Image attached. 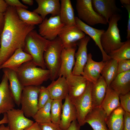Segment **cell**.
I'll return each mask as SVG.
<instances>
[{"mask_svg":"<svg viewBox=\"0 0 130 130\" xmlns=\"http://www.w3.org/2000/svg\"><path fill=\"white\" fill-rule=\"evenodd\" d=\"M4 15V25L0 36V66L17 49H23L26 36L35 28L19 18L15 7L8 6Z\"/></svg>","mask_w":130,"mask_h":130,"instance_id":"cell-1","label":"cell"},{"mask_svg":"<svg viewBox=\"0 0 130 130\" xmlns=\"http://www.w3.org/2000/svg\"><path fill=\"white\" fill-rule=\"evenodd\" d=\"M37 66L32 60L24 63L15 70L23 86H39L49 79V70Z\"/></svg>","mask_w":130,"mask_h":130,"instance_id":"cell-2","label":"cell"},{"mask_svg":"<svg viewBox=\"0 0 130 130\" xmlns=\"http://www.w3.org/2000/svg\"><path fill=\"white\" fill-rule=\"evenodd\" d=\"M50 41L44 38L34 29L28 34L25 40L23 51L32 56V61L37 66L44 69L46 68L43 54Z\"/></svg>","mask_w":130,"mask_h":130,"instance_id":"cell-3","label":"cell"},{"mask_svg":"<svg viewBox=\"0 0 130 130\" xmlns=\"http://www.w3.org/2000/svg\"><path fill=\"white\" fill-rule=\"evenodd\" d=\"M64 48L61 40L58 37L50 41L44 52L43 58L46 68L50 72L49 79L55 80L59 77L61 55Z\"/></svg>","mask_w":130,"mask_h":130,"instance_id":"cell-4","label":"cell"},{"mask_svg":"<svg viewBox=\"0 0 130 130\" xmlns=\"http://www.w3.org/2000/svg\"><path fill=\"white\" fill-rule=\"evenodd\" d=\"M121 18L119 14L114 15L109 19L108 27L102 34L101 38L102 47L108 55L121 47L124 43L122 42L118 27V22Z\"/></svg>","mask_w":130,"mask_h":130,"instance_id":"cell-5","label":"cell"},{"mask_svg":"<svg viewBox=\"0 0 130 130\" xmlns=\"http://www.w3.org/2000/svg\"><path fill=\"white\" fill-rule=\"evenodd\" d=\"M76 8L77 17L88 25L91 26L98 24L106 25L108 23L103 17L94 10L92 0H77Z\"/></svg>","mask_w":130,"mask_h":130,"instance_id":"cell-6","label":"cell"},{"mask_svg":"<svg viewBox=\"0 0 130 130\" xmlns=\"http://www.w3.org/2000/svg\"><path fill=\"white\" fill-rule=\"evenodd\" d=\"M40 86L24 87L20 99L21 110L26 117H33L37 111L38 99Z\"/></svg>","mask_w":130,"mask_h":130,"instance_id":"cell-7","label":"cell"},{"mask_svg":"<svg viewBox=\"0 0 130 130\" xmlns=\"http://www.w3.org/2000/svg\"><path fill=\"white\" fill-rule=\"evenodd\" d=\"M92 83L88 81L86 88L83 94L74 101H72L76 109L77 119L81 126L86 123V116L93 109L91 96Z\"/></svg>","mask_w":130,"mask_h":130,"instance_id":"cell-8","label":"cell"},{"mask_svg":"<svg viewBox=\"0 0 130 130\" xmlns=\"http://www.w3.org/2000/svg\"><path fill=\"white\" fill-rule=\"evenodd\" d=\"M59 16L46 18L39 26V33L46 39L52 41L57 37L64 27Z\"/></svg>","mask_w":130,"mask_h":130,"instance_id":"cell-9","label":"cell"},{"mask_svg":"<svg viewBox=\"0 0 130 130\" xmlns=\"http://www.w3.org/2000/svg\"><path fill=\"white\" fill-rule=\"evenodd\" d=\"M85 34L76 26L64 27L58 37L65 48L76 47L78 41L84 37Z\"/></svg>","mask_w":130,"mask_h":130,"instance_id":"cell-10","label":"cell"},{"mask_svg":"<svg viewBox=\"0 0 130 130\" xmlns=\"http://www.w3.org/2000/svg\"><path fill=\"white\" fill-rule=\"evenodd\" d=\"M68 89V96L72 101L79 97L84 92L88 81L81 75L71 74L66 78Z\"/></svg>","mask_w":130,"mask_h":130,"instance_id":"cell-11","label":"cell"},{"mask_svg":"<svg viewBox=\"0 0 130 130\" xmlns=\"http://www.w3.org/2000/svg\"><path fill=\"white\" fill-rule=\"evenodd\" d=\"M6 113L10 130H24L34 123L26 117L21 109L14 108Z\"/></svg>","mask_w":130,"mask_h":130,"instance_id":"cell-12","label":"cell"},{"mask_svg":"<svg viewBox=\"0 0 130 130\" xmlns=\"http://www.w3.org/2000/svg\"><path fill=\"white\" fill-rule=\"evenodd\" d=\"M91 38L85 36L78 42V49L75 53L76 58L75 64L73 68L72 74L81 75L86 63L88 58L87 46Z\"/></svg>","mask_w":130,"mask_h":130,"instance_id":"cell-13","label":"cell"},{"mask_svg":"<svg viewBox=\"0 0 130 130\" xmlns=\"http://www.w3.org/2000/svg\"><path fill=\"white\" fill-rule=\"evenodd\" d=\"M3 72L0 84V115L14 108L15 104L10 90L7 75Z\"/></svg>","mask_w":130,"mask_h":130,"instance_id":"cell-14","label":"cell"},{"mask_svg":"<svg viewBox=\"0 0 130 130\" xmlns=\"http://www.w3.org/2000/svg\"><path fill=\"white\" fill-rule=\"evenodd\" d=\"M91 54H88L87 60L81 75L92 84L96 83L101 76V73L105 63L102 61L98 62L93 60Z\"/></svg>","mask_w":130,"mask_h":130,"instance_id":"cell-15","label":"cell"},{"mask_svg":"<svg viewBox=\"0 0 130 130\" xmlns=\"http://www.w3.org/2000/svg\"><path fill=\"white\" fill-rule=\"evenodd\" d=\"M94 10L103 17L108 23L110 19L121 11L117 6L115 0H92Z\"/></svg>","mask_w":130,"mask_h":130,"instance_id":"cell-16","label":"cell"},{"mask_svg":"<svg viewBox=\"0 0 130 130\" xmlns=\"http://www.w3.org/2000/svg\"><path fill=\"white\" fill-rule=\"evenodd\" d=\"M75 21L76 26L85 34H87L91 38L98 47L102 53V61L105 62L110 59L109 56L104 52L101 45V36L105 31L103 29H97L88 25L77 17H75Z\"/></svg>","mask_w":130,"mask_h":130,"instance_id":"cell-17","label":"cell"},{"mask_svg":"<svg viewBox=\"0 0 130 130\" xmlns=\"http://www.w3.org/2000/svg\"><path fill=\"white\" fill-rule=\"evenodd\" d=\"M76 47L63 48L61 55V62L59 77L66 78L72 74L75 64Z\"/></svg>","mask_w":130,"mask_h":130,"instance_id":"cell-18","label":"cell"},{"mask_svg":"<svg viewBox=\"0 0 130 130\" xmlns=\"http://www.w3.org/2000/svg\"><path fill=\"white\" fill-rule=\"evenodd\" d=\"M38 7L33 12L39 14L44 20L47 15L51 14V16H59L60 3L59 0H36Z\"/></svg>","mask_w":130,"mask_h":130,"instance_id":"cell-19","label":"cell"},{"mask_svg":"<svg viewBox=\"0 0 130 130\" xmlns=\"http://www.w3.org/2000/svg\"><path fill=\"white\" fill-rule=\"evenodd\" d=\"M107 117L101 108H96L86 116L85 122L89 124L93 130H108L106 123Z\"/></svg>","mask_w":130,"mask_h":130,"instance_id":"cell-20","label":"cell"},{"mask_svg":"<svg viewBox=\"0 0 130 130\" xmlns=\"http://www.w3.org/2000/svg\"><path fill=\"white\" fill-rule=\"evenodd\" d=\"M52 100H62L68 95V89L66 78L59 77L56 80L52 81L46 87Z\"/></svg>","mask_w":130,"mask_h":130,"instance_id":"cell-21","label":"cell"},{"mask_svg":"<svg viewBox=\"0 0 130 130\" xmlns=\"http://www.w3.org/2000/svg\"><path fill=\"white\" fill-rule=\"evenodd\" d=\"M2 70L7 75L9 83V89L15 103L19 106L20 104L21 96L24 87L20 81L15 70L7 68H3Z\"/></svg>","mask_w":130,"mask_h":130,"instance_id":"cell-22","label":"cell"},{"mask_svg":"<svg viewBox=\"0 0 130 130\" xmlns=\"http://www.w3.org/2000/svg\"><path fill=\"white\" fill-rule=\"evenodd\" d=\"M63 104L61 120L59 125L63 130H66L73 120H77L75 108L68 95Z\"/></svg>","mask_w":130,"mask_h":130,"instance_id":"cell-23","label":"cell"},{"mask_svg":"<svg viewBox=\"0 0 130 130\" xmlns=\"http://www.w3.org/2000/svg\"><path fill=\"white\" fill-rule=\"evenodd\" d=\"M29 54L25 52L22 48H19L0 66L1 68H7L16 70L24 63L32 60Z\"/></svg>","mask_w":130,"mask_h":130,"instance_id":"cell-24","label":"cell"},{"mask_svg":"<svg viewBox=\"0 0 130 130\" xmlns=\"http://www.w3.org/2000/svg\"><path fill=\"white\" fill-rule=\"evenodd\" d=\"M109 87L119 95L130 92V70L117 74Z\"/></svg>","mask_w":130,"mask_h":130,"instance_id":"cell-25","label":"cell"},{"mask_svg":"<svg viewBox=\"0 0 130 130\" xmlns=\"http://www.w3.org/2000/svg\"><path fill=\"white\" fill-rule=\"evenodd\" d=\"M107 87L101 76L96 83L92 84L91 96L93 108L100 107L105 97Z\"/></svg>","mask_w":130,"mask_h":130,"instance_id":"cell-26","label":"cell"},{"mask_svg":"<svg viewBox=\"0 0 130 130\" xmlns=\"http://www.w3.org/2000/svg\"><path fill=\"white\" fill-rule=\"evenodd\" d=\"M60 8L59 15L64 27L76 26L74 10L70 0H60Z\"/></svg>","mask_w":130,"mask_h":130,"instance_id":"cell-27","label":"cell"},{"mask_svg":"<svg viewBox=\"0 0 130 130\" xmlns=\"http://www.w3.org/2000/svg\"><path fill=\"white\" fill-rule=\"evenodd\" d=\"M119 96L110 87H107L105 97L100 107L104 111L107 117L120 106Z\"/></svg>","mask_w":130,"mask_h":130,"instance_id":"cell-28","label":"cell"},{"mask_svg":"<svg viewBox=\"0 0 130 130\" xmlns=\"http://www.w3.org/2000/svg\"><path fill=\"white\" fill-rule=\"evenodd\" d=\"M124 112L120 106L107 117L106 123L108 130H123Z\"/></svg>","mask_w":130,"mask_h":130,"instance_id":"cell-29","label":"cell"},{"mask_svg":"<svg viewBox=\"0 0 130 130\" xmlns=\"http://www.w3.org/2000/svg\"><path fill=\"white\" fill-rule=\"evenodd\" d=\"M16 12L19 18L28 25L35 26L40 24L43 20L37 13L19 7H16Z\"/></svg>","mask_w":130,"mask_h":130,"instance_id":"cell-30","label":"cell"},{"mask_svg":"<svg viewBox=\"0 0 130 130\" xmlns=\"http://www.w3.org/2000/svg\"><path fill=\"white\" fill-rule=\"evenodd\" d=\"M117 61L110 59L105 61L101 75L104 79L108 87L117 75Z\"/></svg>","mask_w":130,"mask_h":130,"instance_id":"cell-31","label":"cell"},{"mask_svg":"<svg viewBox=\"0 0 130 130\" xmlns=\"http://www.w3.org/2000/svg\"><path fill=\"white\" fill-rule=\"evenodd\" d=\"M108 55L110 59H114L117 61L130 59V39H127L120 47Z\"/></svg>","mask_w":130,"mask_h":130,"instance_id":"cell-32","label":"cell"},{"mask_svg":"<svg viewBox=\"0 0 130 130\" xmlns=\"http://www.w3.org/2000/svg\"><path fill=\"white\" fill-rule=\"evenodd\" d=\"M52 100L50 99L45 105L38 110L32 117L36 122L39 123L51 122L50 111Z\"/></svg>","mask_w":130,"mask_h":130,"instance_id":"cell-33","label":"cell"},{"mask_svg":"<svg viewBox=\"0 0 130 130\" xmlns=\"http://www.w3.org/2000/svg\"><path fill=\"white\" fill-rule=\"evenodd\" d=\"M63 104L61 100H52L51 103L50 113L51 122L53 123L59 124Z\"/></svg>","mask_w":130,"mask_h":130,"instance_id":"cell-34","label":"cell"},{"mask_svg":"<svg viewBox=\"0 0 130 130\" xmlns=\"http://www.w3.org/2000/svg\"><path fill=\"white\" fill-rule=\"evenodd\" d=\"M50 99V94L47 88L40 86L38 99V110L45 105Z\"/></svg>","mask_w":130,"mask_h":130,"instance_id":"cell-35","label":"cell"},{"mask_svg":"<svg viewBox=\"0 0 130 130\" xmlns=\"http://www.w3.org/2000/svg\"><path fill=\"white\" fill-rule=\"evenodd\" d=\"M120 106L124 111L130 113V92L124 95H119Z\"/></svg>","mask_w":130,"mask_h":130,"instance_id":"cell-36","label":"cell"},{"mask_svg":"<svg viewBox=\"0 0 130 130\" xmlns=\"http://www.w3.org/2000/svg\"><path fill=\"white\" fill-rule=\"evenodd\" d=\"M130 70V59L117 61V74Z\"/></svg>","mask_w":130,"mask_h":130,"instance_id":"cell-37","label":"cell"},{"mask_svg":"<svg viewBox=\"0 0 130 130\" xmlns=\"http://www.w3.org/2000/svg\"><path fill=\"white\" fill-rule=\"evenodd\" d=\"M39 124L42 130H63L59 125L54 124L51 122Z\"/></svg>","mask_w":130,"mask_h":130,"instance_id":"cell-38","label":"cell"},{"mask_svg":"<svg viewBox=\"0 0 130 130\" xmlns=\"http://www.w3.org/2000/svg\"><path fill=\"white\" fill-rule=\"evenodd\" d=\"M5 1L8 6L19 7L26 9L28 8L27 6L24 5L18 0H5Z\"/></svg>","mask_w":130,"mask_h":130,"instance_id":"cell-39","label":"cell"},{"mask_svg":"<svg viewBox=\"0 0 130 130\" xmlns=\"http://www.w3.org/2000/svg\"><path fill=\"white\" fill-rule=\"evenodd\" d=\"M123 130H130V113L124 111Z\"/></svg>","mask_w":130,"mask_h":130,"instance_id":"cell-40","label":"cell"},{"mask_svg":"<svg viewBox=\"0 0 130 130\" xmlns=\"http://www.w3.org/2000/svg\"><path fill=\"white\" fill-rule=\"evenodd\" d=\"M123 5V7L126 8L128 13L127 35L126 37L127 39H130V5Z\"/></svg>","mask_w":130,"mask_h":130,"instance_id":"cell-41","label":"cell"},{"mask_svg":"<svg viewBox=\"0 0 130 130\" xmlns=\"http://www.w3.org/2000/svg\"><path fill=\"white\" fill-rule=\"evenodd\" d=\"M81 126L77 120H74L71 123L66 130H80Z\"/></svg>","mask_w":130,"mask_h":130,"instance_id":"cell-42","label":"cell"},{"mask_svg":"<svg viewBox=\"0 0 130 130\" xmlns=\"http://www.w3.org/2000/svg\"><path fill=\"white\" fill-rule=\"evenodd\" d=\"M8 7L5 0H0V13H4L6 11Z\"/></svg>","mask_w":130,"mask_h":130,"instance_id":"cell-43","label":"cell"},{"mask_svg":"<svg viewBox=\"0 0 130 130\" xmlns=\"http://www.w3.org/2000/svg\"><path fill=\"white\" fill-rule=\"evenodd\" d=\"M24 130H42L39 123L35 122Z\"/></svg>","mask_w":130,"mask_h":130,"instance_id":"cell-44","label":"cell"},{"mask_svg":"<svg viewBox=\"0 0 130 130\" xmlns=\"http://www.w3.org/2000/svg\"><path fill=\"white\" fill-rule=\"evenodd\" d=\"M5 22L4 13H0V36L4 28Z\"/></svg>","mask_w":130,"mask_h":130,"instance_id":"cell-45","label":"cell"},{"mask_svg":"<svg viewBox=\"0 0 130 130\" xmlns=\"http://www.w3.org/2000/svg\"><path fill=\"white\" fill-rule=\"evenodd\" d=\"M3 118L0 120V125L4 124H7L8 123V120L6 113L3 114Z\"/></svg>","mask_w":130,"mask_h":130,"instance_id":"cell-46","label":"cell"},{"mask_svg":"<svg viewBox=\"0 0 130 130\" xmlns=\"http://www.w3.org/2000/svg\"><path fill=\"white\" fill-rule=\"evenodd\" d=\"M22 1L24 3L29 6L32 5L34 2L33 0H22Z\"/></svg>","mask_w":130,"mask_h":130,"instance_id":"cell-47","label":"cell"},{"mask_svg":"<svg viewBox=\"0 0 130 130\" xmlns=\"http://www.w3.org/2000/svg\"><path fill=\"white\" fill-rule=\"evenodd\" d=\"M120 1L122 5H130V0H120Z\"/></svg>","mask_w":130,"mask_h":130,"instance_id":"cell-48","label":"cell"},{"mask_svg":"<svg viewBox=\"0 0 130 130\" xmlns=\"http://www.w3.org/2000/svg\"><path fill=\"white\" fill-rule=\"evenodd\" d=\"M0 130H10L8 127L5 126L4 124L1 125Z\"/></svg>","mask_w":130,"mask_h":130,"instance_id":"cell-49","label":"cell"},{"mask_svg":"<svg viewBox=\"0 0 130 130\" xmlns=\"http://www.w3.org/2000/svg\"><path fill=\"white\" fill-rule=\"evenodd\" d=\"M0 48H1V39H0Z\"/></svg>","mask_w":130,"mask_h":130,"instance_id":"cell-50","label":"cell"},{"mask_svg":"<svg viewBox=\"0 0 130 130\" xmlns=\"http://www.w3.org/2000/svg\"><path fill=\"white\" fill-rule=\"evenodd\" d=\"M1 69V68L0 67V69Z\"/></svg>","mask_w":130,"mask_h":130,"instance_id":"cell-51","label":"cell"},{"mask_svg":"<svg viewBox=\"0 0 130 130\" xmlns=\"http://www.w3.org/2000/svg\"></svg>","mask_w":130,"mask_h":130,"instance_id":"cell-52","label":"cell"}]
</instances>
